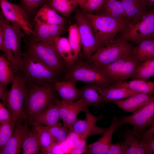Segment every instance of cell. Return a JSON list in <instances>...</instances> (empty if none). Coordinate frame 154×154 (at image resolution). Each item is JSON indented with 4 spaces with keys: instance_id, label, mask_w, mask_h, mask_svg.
I'll use <instances>...</instances> for the list:
<instances>
[{
    "instance_id": "6da1fadb",
    "label": "cell",
    "mask_w": 154,
    "mask_h": 154,
    "mask_svg": "<svg viewBox=\"0 0 154 154\" xmlns=\"http://www.w3.org/2000/svg\"><path fill=\"white\" fill-rule=\"evenodd\" d=\"M16 74L26 84L38 85L54 84L59 81L61 75L36 57L25 52L22 53L20 66Z\"/></svg>"
},
{
    "instance_id": "7a4b0ae2",
    "label": "cell",
    "mask_w": 154,
    "mask_h": 154,
    "mask_svg": "<svg viewBox=\"0 0 154 154\" xmlns=\"http://www.w3.org/2000/svg\"><path fill=\"white\" fill-rule=\"evenodd\" d=\"M0 22L3 27L5 57L10 62L15 74L19 70L22 60V38L25 33L21 27L7 19L0 11Z\"/></svg>"
},
{
    "instance_id": "3957f363",
    "label": "cell",
    "mask_w": 154,
    "mask_h": 154,
    "mask_svg": "<svg viewBox=\"0 0 154 154\" xmlns=\"http://www.w3.org/2000/svg\"><path fill=\"white\" fill-rule=\"evenodd\" d=\"M93 31L99 48L114 40L116 36L122 32L130 22L103 15L92 13L85 14Z\"/></svg>"
},
{
    "instance_id": "277c9868",
    "label": "cell",
    "mask_w": 154,
    "mask_h": 154,
    "mask_svg": "<svg viewBox=\"0 0 154 154\" xmlns=\"http://www.w3.org/2000/svg\"><path fill=\"white\" fill-rule=\"evenodd\" d=\"M54 84H26L27 92L24 107L27 117L32 120L57 99Z\"/></svg>"
},
{
    "instance_id": "5b68a950",
    "label": "cell",
    "mask_w": 154,
    "mask_h": 154,
    "mask_svg": "<svg viewBox=\"0 0 154 154\" xmlns=\"http://www.w3.org/2000/svg\"><path fill=\"white\" fill-rule=\"evenodd\" d=\"M68 80L99 84L107 87L112 85L104 72L84 61L79 54L74 62L67 68L64 80Z\"/></svg>"
},
{
    "instance_id": "8992f818",
    "label": "cell",
    "mask_w": 154,
    "mask_h": 154,
    "mask_svg": "<svg viewBox=\"0 0 154 154\" xmlns=\"http://www.w3.org/2000/svg\"><path fill=\"white\" fill-rule=\"evenodd\" d=\"M24 48L25 52L36 57L60 75L65 73L66 64L54 45L27 37L25 40Z\"/></svg>"
},
{
    "instance_id": "52a82bcc",
    "label": "cell",
    "mask_w": 154,
    "mask_h": 154,
    "mask_svg": "<svg viewBox=\"0 0 154 154\" xmlns=\"http://www.w3.org/2000/svg\"><path fill=\"white\" fill-rule=\"evenodd\" d=\"M133 47L121 37L107 45L97 49L86 62L92 66L99 68L107 66L131 52Z\"/></svg>"
},
{
    "instance_id": "ba28073f",
    "label": "cell",
    "mask_w": 154,
    "mask_h": 154,
    "mask_svg": "<svg viewBox=\"0 0 154 154\" xmlns=\"http://www.w3.org/2000/svg\"><path fill=\"white\" fill-rule=\"evenodd\" d=\"M140 63L132 55L131 52L98 69L106 75L113 85L131 78Z\"/></svg>"
},
{
    "instance_id": "9c48e42d",
    "label": "cell",
    "mask_w": 154,
    "mask_h": 154,
    "mask_svg": "<svg viewBox=\"0 0 154 154\" xmlns=\"http://www.w3.org/2000/svg\"><path fill=\"white\" fill-rule=\"evenodd\" d=\"M11 83V89L3 102L7 105L12 118L17 122L23 113L27 88L25 81L17 74H15Z\"/></svg>"
},
{
    "instance_id": "30bf717a",
    "label": "cell",
    "mask_w": 154,
    "mask_h": 154,
    "mask_svg": "<svg viewBox=\"0 0 154 154\" xmlns=\"http://www.w3.org/2000/svg\"><path fill=\"white\" fill-rule=\"evenodd\" d=\"M154 37V13L147 12L142 19L135 23H130L122 32L121 37L128 42L138 44Z\"/></svg>"
},
{
    "instance_id": "8fae6325",
    "label": "cell",
    "mask_w": 154,
    "mask_h": 154,
    "mask_svg": "<svg viewBox=\"0 0 154 154\" xmlns=\"http://www.w3.org/2000/svg\"><path fill=\"white\" fill-rule=\"evenodd\" d=\"M121 127L125 124L132 126L133 134L137 138L154 124V99L131 115L119 118Z\"/></svg>"
},
{
    "instance_id": "7c38bea8",
    "label": "cell",
    "mask_w": 154,
    "mask_h": 154,
    "mask_svg": "<svg viewBox=\"0 0 154 154\" xmlns=\"http://www.w3.org/2000/svg\"><path fill=\"white\" fill-rule=\"evenodd\" d=\"M74 17L83 46L84 56L87 60L99 48L98 46L92 28L85 14L78 11Z\"/></svg>"
},
{
    "instance_id": "4fadbf2b",
    "label": "cell",
    "mask_w": 154,
    "mask_h": 154,
    "mask_svg": "<svg viewBox=\"0 0 154 154\" xmlns=\"http://www.w3.org/2000/svg\"><path fill=\"white\" fill-rule=\"evenodd\" d=\"M1 12L9 21L19 25L25 34L30 36L33 34L34 26L30 20V17L21 6L8 1L0 0Z\"/></svg>"
},
{
    "instance_id": "5bb4252c",
    "label": "cell",
    "mask_w": 154,
    "mask_h": 154,
    "mask_svg": "<svg viewBox=\"0 0 154 154\" xmlns=\"http://www.w3.org/2000/svg\"><path fill=\"white\" fill-rule=\"evenodd\" d=\"M57 102L60 119L62 120L63 125L70 131L78 119L79 113L88 106L81 98L74 101H64L57 99Z\"/></svg>"
},
{
    "instance_id": "9a60e30c",
    "label": "cell",
    "mask_w": 154,
    "mask_h": 154,
    "mask_svg": "<svg viewBox=\"0 0 154 154\" xmlns=\"http://www.w3.org/2000/svg\"><path fill=\"white\" fill-rule=\"evenodd\" d=\"M119 127V118L114 116L110 126L97 141L90 144L85 153L88 154H106L111 145L114 133Z\"/></svg>"
},
{
    "instance_id": "2e32d148",
    "label": "cell",
    "mask_w": 154,
    "mask_h": 154,
    "mask_svg": "<svg viewBox=\"0 0 154 154\" xmlns=\"http://www.w3.org/2000/svg\"><path fill=\"white\" fill-rule=\"evenodd\" d=\"M64 26L48 25L36 23L32 34L28 37L34 40L42 41L54 45L55 39L60 37L64 32Z\"/></svg>"
},
{
    "instance_id": "e0dca14e",
    "label": "cell",
    "mask_w": 154,
    "mask_h": 154,
    "mask_svg": "<svg viewBox=\"0 0 154 154\" xmlns=\"http://www.w3.org/2000/svg\"><path fill=\"white\" fill-rule=\"evenodd\" d=\"M29 130L27 122L24 124L17 123L11 136L5 145L0 148V154H20Z\"/></svg>"
},
{
    "instance_id": "ac0fdd59",
    "label": "cell",
    "mask_w": 154,
    "mask_h": 154,
    "mask_svg": "<svg viewBox=\"0 0 154 154\" xmlns=\"http://www.w3.org/2000/svg\"><path fill=\"white\" fill-rule=\"evenodd\" d=\"M85 115L84 120L77 119L72 125V131L78 135L81 139H87V137L97 128L96 122L102 119L101 116H95L90 112L88 106L83 111Z\"/></svg>"
},
{
    "instance_id": "d6986e66",
    "label": "cell",
    "mask_w": 154,
    "mask_h": 154,
    "mask_svg": "<svg viewBox=\"0 0 154 154\" xmlns=\"http://www.w3.org/2000/svg\"><path fill=\"white\" fill-rule=\"evenodd\" d=\"M154 99L152 95L139 93L112 102L126 113H133Z\"/></svg>"
},
{
    "instance_id": "ffe728a7",
    "label": "cell",
    "mask_w": 154,
    "mask_h": 154,
    "mask_svg": "<svg viewBox=\"0 0 154 154\" xmlns=\"http://www.w3.org/2000/svg\"><path fill=\"white\" fill-rule=\"evenodd\" d=\"M107 88L97 84L84 86L80 90V98L88 106L98 107L103 102L102 100L105 90Z\"/></svg>"
},
{
    "instance_id": "44dd1931",
    "label": "cell",
    "mask_w": 154,
    "mask_h": 154,
    "mask_svg": "<svg viewBox=\"0 0 154 154\" xmlns=\"http://www.w3.org/2000/svg\"><path fill=\"white\" fill-rule=\"evenodd\" d=\"M120 135L125 140V154H152L146 145L133 134L131 129L127 128L121 132Z\"/></svg>"
},
{
    "instance_id": "7402d4cb",
    "label": "cell",
    "mask_w": 154,
    "mask_h": 154,
    "mask_svg": "<svg viewBox=\"0 0 154 154\" xmlns=\"http://www.w3.org/2000/svg\"><path fill=\"white\" fill-rule=\"evenodd\" d=\"M35 14L33 21L35 23L62 26L65 24V18L59 15L46 3L41 6Z\"/></svg>"
},
{
    "instance_id": "603a6c76",
    "label": "cell",
    "mask_w": 154,
    "mask_h": 154,
    "mask_svg": "<svg viewBox=\"0 0 154 154\" xmlns=\"http://www.w3.org/2000/svg\"><path fill=\"white\" fill-rule=\"evenodd\" d=\"M57 100L32 120L33 124L50 126L59 123V106Z\"/></svg>"
},
{
    "instance_id": "cb8c5ba5",
    "label": "cell",
    "mask_w": 154,
    "mask_h": 154,
    "mask_svg": "<svg viewBox=\"0 0 154 154\" xmlns=\"http://www.w3.org/2000/svg\"><path fill=\"white\" fill-rule=\"evenodd\" d=\"M55 90L64 101H74L80 98V90L77 88L76 82L70 80L57 81L54 84Z\"/></svg>"
},
{
    "instance_id": "d4e9b609",
    "label": "cell",
    "mask_w": 154,
    "mask_h": 154,
    "mask_svg": "<svg viewBox=\"0 0 154 154\" xmlns=\"http://www.w3.org/2000/svg\"><path fill=\"white\" fill-rule=\"evenodd\" d=\"M122 3L128 20L130 23L141 20L147 13L146 7L140 0H119Z\"/></svg>"
},
{
    "instance_id": "484cf974",
    "label": "cell",
    "mask_w": 154,
    "mask_h": 154,
    "mask_svg": "<svg viewBox=\"0 0 154 154\" xmlns=\"http://www.w3.org/2000/svg\"><path fill=\"white\" fill-rule=\"evenodd\" d=\"M97 11L100 13L98 15L128 20L123 4L119 0H105L100 9Z\"/></svg>"
},
{
    "instance_id": "4316f807",
    "label": "cell",
    "mask_w": 154,
    "mask_h": 154,
    "mask_svg": "<svg viewBox=\"0 0 154 154\" xmlns=\"http://www.w3.org/2000/svg\"><path fill=\"white\" fill-rule=\"evenodd\" d=\"M113 86L125 88L139 93L152 95L154 92V82L141 79H134L118 82Z\"/></svg>"
},
{
    "instance_id": "83f0119b",
    "label": "cell",
    "mask_w": 154,
    "mask_h": 154,
    "mask_svg": "<svg viewBox=\"0 0 154 154\" xmlns=\"http://www.w3.org/2000/svg\"><path fill=\"white\" fill-rule=\"evenodd\" d=\"M138 45L133 47L131 53L139 62L154 58V40L148 39L138 43Z\"/></svg>"
},
{
    "instance_id": "f1b7e54d",
    "label": "cell",
    "mask_w": 154,
    "mask_h": 154,
    "mask_svg": "<svg viewBox=\"0 0 154 154\" xmlns=\"http://www.w3.org/2000/svg\"><path fill=\"white\" fill-rule=\"evenodd\" d=\"M51 8L64 17H69L78 5L77 0H47L46 3Z\"/></svg>"
},
{
    "instance_id": "f546056e",
    "label": "cell",
    "mask_w": 154,
    "mask_h": 154,
    "mask_svg": "<svg viewBox=\"0 0 154 154\" xmlns=\"http://www.w3.org/2000/svg\"><path fill=\"white\" fill-rule=\"evenodd\" d=\"M54 45L57 52L66 63L67 68L75 60L76 58L67 38L60 36L56 38Z\"/></svg>"
},
{
    "instance_id": "4dcf8cb0",
    "label": "cell",
    "mask_w": 154,
    "mask_h": 154,
    "mask_svg": "<svg viewBox=\"0 0 154 154\" xmlns=\"http://www.w3.org/2000/svg\"><path fill=\"white\" fill-rule=\"evenodd\" d=\"M139 93L125 88L112 86L106 88L103 102H109L128 97Z\"/></svg>"
},
{
    "instance_id": "1f68e13d",
    "label": "cell",
    "mask_w": 154,
    "mask_h": 154,
    "mask_svg": "<svg viewBox=\"0 0 154 154\" xmlns=\"http://www.w3.org/2000/svg\"><path fill=\"white\" fill-rule=\"evenodd\" d=\"M23 154H37L40 153V147L38 136L34 128L29 130L23 144Z\"/></svg>"
},
{
    "instance_id": "d6a6232c",
    "label": "cell",
    "mask_w": 154,
    "mask_h": 154,
    "mask_svg": "<svg viewBox=\"0 0 154 154\" xmlns=\"http://www.w3.org/2000/svg\"><path fill=\"white\" fill-rule=\"evenodd\" d=\"M154 76V58L140 62L131 78L133 80H147Z\"/></svg>"
},
{
    "instance_id": "836d02e7",
    "label": "cell",
    "mask_w": 154,
    "mask_h": 154,
    "mask_svg": "<svg viewBox=\"0 0 154 154\" xmlns=\"http://www.w3.org/2000/svg\"><path fill=\"white\" fill-rule=\"evenodd\" d=\"M34 125L33 128L37 131L39 140L41 153L46 154L51 146L56 141L42 125Z\"/></svg>"
},
{
    "instance_id": "e575fe53",
    "label": "cell",
    "mask_w": 154,
    "mask_h": 154,
    "mask_svg": "<svg viewBox=\"0 0 154 154\" xmlns=\"http://www.w3.org/2000/svg\"><path fill=\"white\" fill-rule=\"evenodd\" d=\"M15 74L10 62L4 56H0V83L6 90Z\"/></svg>"
},
{
    "instance_id": "d590c367",
    "label": "cell",
    "mask_w": 154,
    "mask_h": 154,
    "mask_svg": "<svg viewBox=\"0 0 154 154\" xmlns=\"http://www.w3.org/2000/svg\"><path fill=\"white\" fill-rule=\"evenodd\" d=\"M67 38L74 55L76 58L80 54L82 44L78 27L76 24L70 26Z\"/></svg>"
},
{
    "instance_id": "8d00e7d4",
    "label": "cell",
    "mask_w": 154,
    "mask_h": 154,
    "mask_svg": "<svg viewBox=\"0 0 154 154\" xmlns=\"http://www.w3.org/2000/svg\"><path fill=\"white\" fill-rule=\"evenodd\" d=\"M17 123L12 118L0 123V148L5 145L11 136Z\"/></svg>"
},
{
    "instance_id": "74e56055",
    "label": "cell",
    "mask_w": 154,
    "mask_h": 154,
    "mask_svg": "<svg viewBox=\"0 0 154 154\" xmlns=\"http://www.w3.org/2000/svg\"><path fill=\"white\" fill-rule=\"evenodd\" d=\"M43 127L50 133L55 140L59 143L66 141L70 131L68 128L60 123L52 126L43 125Z\"/></svg>"
},
{
    "instance_id": "f35d334b",
    "label": "cell",
    "mask_w": 154,
    "mask_h": 154,
    "mask_svg": "<svg viewBox=\"0 0 154 154\" xmlns=\"http://www.w3.org/2000/svg\"><path fill=\"white\" fill-rule=\"evenodd\" d=\"M21 5L30 17L35 14L39 8L46 3L47 0H20Z\"/></svg>"
},
{
    "instance_id": "ab89813d",
    "label": "cell",
    "mask_w": 154,
    "mask_h": 154,
    "mask_svg": "<svg viewBox=\"0 0 154 154\" xmlns=\"http://www.w3.org/2000/svg\"><path fill=\"white\" fill-rule=\"evenodd\" d=\"M105 0H85L79 6L82 12L85 14L97 11L101 7Z\"/></svg>"
},
{
    "instance_id": "60d3db41",
    "label": "cell",
    "mask_w": 154,
    "mask_h": 154,
    "mask_svg": "<svg viewBox=\"0 0 154 154\" xmlns=\"http://www.w3.org/2000/svg\"><path fill=\"white\" fill-rule=\"evenodd\" d=\"M154 124L144 131L137 138L143 142L152 154L154 153Z\"/></svg>"
},
{
    "instance_id": "b9f144b4",
    "label": "cell",
    "mask_w": 154,
    "mask_h": 154,
    "mask_svg": "<svg viewBox=\"0 0 154 154\" xmlns=\"http://www.w3.org/2000/svg\"><path fill=\"white\" fill-rule=\"evenodd\" d=\"M106 154H125L123 142L112 144Z\"/></svg>"
},
{
    "instance_id": "7bdbcfd3",
    "label": "cell",
    "mask_w": 154,
    "mask_h": 154,
    "mask_svg": "<svg viewBox=\"0 0 154 154\" xmlns=\"http://www.w3.org/2000/svg\"><path fill=\"white\" fill-rule=\"evenodd\" d=\"M87 147L86 139H81L79 145L71 149L68 154H81L85 153L87 149Z\"/></svg>"
},
{
    "instance_id": "ee69618b",
    "label": "cell",
    "mask_w": 154,
    "mask_h": 154,
    "mask_svg": "<svg viewBox=\"0 0 154 154\" xmlns=\"http://www.w3.org/2000/svg\"><path fill=\"white\" fill-rule=\"evenodd\" d=\"M12 118L11 115L3 103L0 102V123Z\"/></svg>"
},
{
    "instance_id": "f6af8a7d",
    "label": "cell",
    "mask_w": 154,
    "mask_h": 154,
    "mask_svg": "<svg viewBox=\"0 0 154 154\" xmlns=\"http://www.w3.org/2000/svg\"><path fill=\"white\" fill-rule=\"evenodd\" d=\"M46 154H65L60 144L56 141L50 147Z\"/></svg>"
},
{
    "instance_id": "bcb514c9",
    "label": "cell",
    "mask_w": 154,
    "mask_h": 154,
    "mask_svg": "<svg viewBox=\"0 0 154 154\" xmlns=\"http://www.w3.org/2000/svg\"><path fill=\"white\" fill-rule=\"evenodd\" d=\"M0 51L3 52L4 54L5 51L4 45V35L3 26L0 22Z\"/></svg>"
},
{
    "instance_id": "7dc6e473",
    "label": "cell",
    "mask_w": 154,
    "mask_h": 154,
    "mask_svg": "<svg viewBox=\"0 0 154 154\" xmlns=\"http://www.w3.org/2000/svg\"><path fill=\"white\" fill-rule=\"evenodd\" d=\"M7 91L2 85L0 83V99L3 101L5 100Z\"/></svg>"
},
{
    "instance_id": "c3c4849f",
    "label": "cell",
    "mask_w": 154,
    "mask_h": 154,
    "mask_svg": "<svg viewBox=\"0 0 154 154\" xmlns=\"http://www.w3.org/2000/svg\"><path fill=\"white\" fill-rule=\"evenodd\" d=\"M140 0L146 7H151L154 5V0Z\"/></svg>"
},
{
    "instance_id": "681fc988",
    "label": "cell",
    "mask_w": 154,
    "mask_h": 154,
    "mask_svg": "<svg viewBox=\"0 0 154 154\" xmlns=\"http://www.w3.org/2000/svg\"><path fill=\"white\" fill-rule=\"evenodd\" d=\"M85 0H77L78 6L82 4Z\"/></svg>"
},
{
    "instance_id": "f907efd6",
    "label": "cell",
    "mask_w": 154,
    "mask_h": 154,
    "mask_svg": "<svg viewBox=\"0 0 154 154\" xmlns=\"http://www.w3.org/2000/svg\"><path fill=\"white\" fill-rule=\"evenodd\" d=\"M5 0L8 1L9 0Z\"/></svg>"
}]
</instances>
